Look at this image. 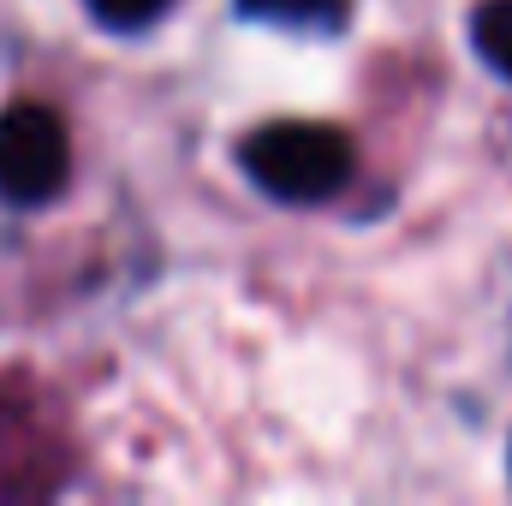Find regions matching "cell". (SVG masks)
Listing matches in <instances>:
<instances>
[{"instance_id": "1", "label": "cell", "mask_w": 512, "mask_h": 506, "mask_svg": "<svg viewBox=\"0 0 512 506\" xmlns=\"http://www.w3.org/2000/svg\"><path fill=\"white\" fill-rule=\"evenodd\" d=\"M239 161L256 179V191L280 203H328L358 173L352 137L340 126H316V120H274V126L251 131Z\"/></svg>"}, {"instance_id": "2", "label": "cell", "mask_w": 512, "mask_h": 506, "mask_svg": "<svg viewBox=\"0 0 512 506\" xmlns=\"http://www.w3.org/2000/svg\"><path fill=\"white\" fill-rule=\"evenodd\" d=\"M72 137L66 120L42 102H12L0 114V197L18 209H42L66 191Z\"/></svg>"}, {"instance_id": "3", "label": "cell", "mask_w": 512, "mask_h": 506, "mask_svg": "<svg viewBox=\"0 0 512 506\" xmlns=\"http://www.w3.org/2000/svg\"><path fill=\"white\" fill-rule=\"evenodd\" d=\"M60 435L24 381H0V495H48L60 483Z\"/></svg>"}, {"instance_id": "4", "label": "cell", "mask_w": 512, "mask_h": 506, "mask_svg": "<svg viewBox=\"0 0 512 506\" xmlns=\"http://www.w3.org/2000/svg\"><path fill=\"white\" fill-rule=\"evenodd\" d=\"M245 18H262V24H280V30H340L352 0H239Z\"/></svg>"}, {"instance_id": "5", "label": "cell", "mask_w": 512, "mask_h": 506, "mask_svg": "<svg viewBox=\"0 0 512 506\" xmlns=\"http://www.w3.org/2000/svg\"><path fill=\"white\" fill-rule=\"evenodd\" d=\"M471 42H477V54L512 84V0H483V6H477Z\"/></svg>"}, {"instance_id": "6", "label": "cell", "mask_w": 512, "mask_h": 506, "mask_svg": "<svg viewBox=\"0 0 512 506\" xmlns=\"http://www.w3.org/2000/svg\"><path fill=\"white\" fill-rule=\"evenodd\" d=\"M90 12H96V24H108V30H143V24H155L173 0H84Z\"/></svg>"}]
</instances>
